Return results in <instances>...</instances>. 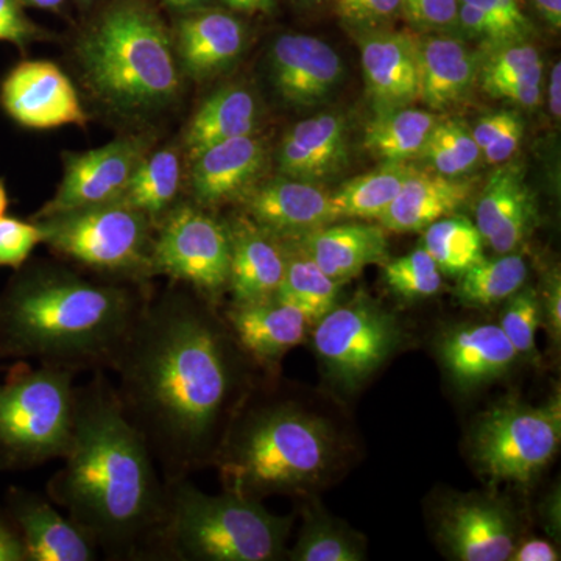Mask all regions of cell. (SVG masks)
I'll list each match as a JSON object with an SVG mask.
<instances>
[{
	"mask_svg": "<svg viewBox=\"0 0 561 561\" xmlns=\"http://www.w3.org/2000/svg\"><path fill=\"white\" fill-rule=\"evenodd\" d=\"M438 535L453 559L508 561L516 548L515 516L490 496L454 497L443 507Z\"/></svg>",
	"mask_w": 561,
	"mask_h": 561,
	"instance_id": "cell-13",
	"label": "cell"
},
{
	"mask_svg": "<svg viewBox=\"0 0 561 561\" xmlns=\"http://www.w3.org/2000/svg\"><path fill=\"white\" fill-rule=\"evenodd\" d=\"M415 171L405 162H386L375 171L346 181L332 194L339 219H381Z\"/></svg>",
	"mask_w": 561,
	"mask_h": 561,
	"instance_id": "cell-31",
	"label": "cell"
},
{
	"mask_svg": "<svg viewBox=\"0 0 561 561\" xmlns=\"http://www.w3.org/2000/svg\"><path fill=\"white\" fill-rule=\"evenodd\" d=\"M287 556L294 561H360L365 560V545L342 523L321 512H312L302 524L297 545Z\"/></svg>",
	"mask_w": 561,
	"mask_h": 561,
	"instance_id": "cell-37",
	"label": "cell"
},
{
	"mask_svg": "<svg viewBox=\"0 0 561 561\" xmlns=\"http://www.w3.org/2000/svg\"><path fill=\"white\" fill-rule=\"evenodd\" d=\"M549 108L552 116L560 119L561 116V65L560 61L553 65L551 77H549Z\"/></svg>",
	"mask_w": 561,
	"mask_h": 561,
	"instance_id": "cell-50",
	"label": "cell"
},
{
	"mask_svg": "<svg viewBox=\"0 0 561 561\" xmlns=\"http://www.w3.org/2000/svg\"><path fill=\"white\" fill-rule=\"evenodd\" d=\"M560 394L534 408L505 402L483 413L472 427L470 454L491 483L527 485L559 453Z\"/></svg>",
	"mask_w": 561,
	"mask_h": 561,
	"instance_id": "cell-8",
	"label": "cell"
},
{
	"mask_svg": "<svg viewBox=\"0 0 561 561\" xmlns=\"http://www.w3.org/2000/svg\"><path fill=\"white\" fill-rule=\"evenodd\" d=\"M225 319L243 353L262 365L275 364L305 342L312 324L305 313L275 297L234 305Z\"/></svg>",
	"mask_w": 561,
	"mask_h": 561,
	"instance_id": "cell-20",
	"label": "cell"
},
{
	"mask_svg": "<svg viewBox=\"0 0 561 561\" xmlns=\"http://www.w3.org/2000/svg\"><path fill=\"white\" fill-rule=\"evenodd\" d=\"M512 561H557L560 560V552L557 551L552 542L542 540V538H531L516 546L513 551Z\"/></svg>",
	"mask_w": 561,
	"mask_h": 561,
	"instance_id": "cell-49",
	"label": "cell"
},
{
	"mask_svg": "<svg viewBox=\"0 0 561 561\" xmlns=\"http://www.w3.org/2000/svg\"><path fill=\"white\" fill-rule=\"evenodd\" d=\"M238 348L228 324L181 291L147 300L133 324L111 370L165 483L216 461L238 393Z\"/></svg>",
	"mask_w": 561,
	"mask_h": 561,
	"instance_id": "cell-1",
	"label": "cell"
},
{
	"mask_svg": "<svg viewBox=\"0 0 561 561\" xmlns=\"http://www.w3.org/2000/svg\"><path fill=\"white\" fill-rule=\"evenodd\" d=\"M382 265L383 283L404 300H423L442 290L443 273L421 245L405 256L383 262Z\"/></svg>",
	"mask_w": 561,
	"mask_h": 561,
	"instance_id": "cell-39",
	"label": "cell"
},
{
	"mask_svg": "<svg viewBox=\"0 0 561 561\" xmlns=\"http://www.w3.org/2000/svg\"><path fill=\"white\" fill-rule=\"evenodd\" d=\"M146 301L69 272L28 273L0 297V357L76 375L108 370Z\"/></svg>",
	"mask_w": 561,
	"mask_h": 561,
	"instance_id": "cell-3",
	"label": "cell"
},
{
	"mask_svg": "<svg viewBox=\"0 0 561 561\" xmlns=\"http://www.w3.org/2000/svg\"><path fill=\"white\" fill-rule=\"evenodd\" d=\"M402 14L421 31H448L459 27V0H402Z\"/></svg>",
	"mask_w": 561,
	"mask_h": 561,
	"instance_id": "cell-44",
	"label": "cell"
},
{
	"mask_svg": "<svg viewBox=\"0 0 561 561\" xmlns=\"http://www.w3.org/2000/svg\"><path fill=\"white\" fill-rule=\"evenodd\" d=\"M421 157L431 162L434 172L446 176H461L471 172L481 160V150L468 128L460 121H437Z\"/></svg>",
	"mask_w": 561,
	"mask_h": 561,
	"instance_id": "cell-38",
	"label": "cell"
},
{
	"mask_svg": "<svg viewBox=\"0 0 561 561\" xmlns=\"http://www.w3.org/2000/svg\"><path fill=\"white\" fill-rule=\"evenodd\" d=\"M334 10L346 24L375 28L402 13V0H334Z\"/></svg>",
	"mask_w": 561,
	"mask_h": 561,
	"instance_id": "cell-45",
	"label": "cell"
},
{
	"mask_svg": "<svg viewBox=\"0 0 561 561\" xmlns=\"http://www.w3.org/2000/svg\"><path fill=\"white\" fill-rule=\"evenodd\" d=\"M257 124V103L245 88H224L210 95L195 114L186 135L191 157L224 140L253 135Z\"/></svg>",
	"mask_w": 561,
	"mask_h": 561,
	"instance_id": "cell-29",
	"label": "cell"
},
{
	"mask_svg": "<svg viewBox=\"0 0 561 561\" xmlns=\"http://www.w3.org/2000/svg\"><path fill=\"white\" fill-rule=\"evenodd\" d=\"M9 516L20 531L27 561H92L98 545L79 524L62 515L49 496L11 489Z\"/></svg>",
	"mask_w": 561,
	"mask_h": 561,
	"instance_id": "cell-16",
	"label": "cell"
},
{
	"mask_svg": "<svg viewBox=\"0 0 561 561\" xmlns=\"http://www.w3.org/2000/svg\"><path fill=\"white\" fill-rule=\"evenodd\" d=\"M24 2L31 3L33 7H38V9L57 10L65 0H24Z\"/></svg>",
	"mask_w": 561,
	"mask_h": 561,
	"instance_id": "cell-53",
	"label": "cell"
},
{
	"mask_svg": "<svg viewBox=\"0 0 561 561\" xmlns=\"http://www.w3.org/2000/svg\"><path fill=\"white\" fill-rule=\"evenodd\" d=\"M254 224L278 236H305L339 220L332 194L312 181L275 180L262 184L247 201Z\"/></svg>",
	"mask_w": 561,
	"mask_h": 561,
	"instance_id": "cell-18",
	"label": "cell"
},
{
	"mask_svg": "<svg viewBox=\"0 0 561 561\" xmlns=\"http://www.w3.org/2000/svg\"><path fill=\"white\" fill-rule=\"evenodd\" d=\"M65 465L47 496L114 560L153 559L168 485L105 371L76 387Z\"/></svg>",
	"mask_w": 561,
	"mask_h": 561,
	"instance_id": "cell-2",
	"label": "cell"
},
{
	"mask_svg": "<svg viewBox=\"0 0 561 561\" xmlns=\"http://www.w3.org/2000/svg\"><path fill=\"white\" fill-rule=\"evenodd\" d=\"M273 80L286 101L316 105L343 79V62L330 44L311 35L279 36L272 49Z\"/></svg>",
	"mask_w": 561,
	"mask_h": 561,
	"instance_id": "cell-17",
	"label": "cell"
},
{
	"mask_svg": "<svg viewBox=\"0 0 561 561\" xmlns=\"http://www.w3.org/2000/svg\"><path fill=\"white\" fill-rule=\"evenodd\" d=\"M541 317L548 324L553 342H560L561 335V279L559 273L552 275L541 302Z\"/></svg>",
	"mask_w": 561,
	"mask_h": 561,
	"instance_id": "cell-47",
	"label": "cell"
},
{
	"mask_svg": "<svg viewBox=\"0 0 561 561\" xmlns=\"http://www.w3.org/2000/svg\"><path fill=\"white\" fill-rule=\"evenodd\" d=\"M401 342L397 317L365 295L334 306L312 331V348L328 376L350 391L367 382Z\"/></svg>",
	"mask_w": 561,
	"mask_h": 561,
	"instance_id": "cell-10",
	"label": "cell"
},
{
	"mask_svg": "<svg viewBox=\"0 0 561 561\" xmlns=\"http://www.w3.org/2000/svg\"><path fill=\"white\" fill-rule=\"evenodd\" d=\"M0 561H27L24 542L10 516L0 513Z\"/></svg>",
	"mask_w": 561,
	"mask_h": 561,
	"instance_id": "cell-48",
	"label": "cell"
},
{
	"mask_svg": "<svg viewBox=\"0 0 561 561\" xmlns=\"http://www.w3.org/2000/svg\"><path fill=\"white\" fill-rule=\"evenodd\" d=\"M337 456L330 424L289 404L273 402L242 413L217 454L225 490L262 500L319 485Z\"/></svg>",
	"mask_w": 561,
	"mask_h": 561,
	"instance_id": "cell-4",
	"label": "cell"
},
{
	"mask_svg": "<svg viewBox=\"0 0 561 561\" xmlns=\"http://www.w3.org/2000/svg\"><path fill=\"white\" fill-rule=\"evenodd\" d=\"M2 105L14 121L36 130L87 121L76 88L49 61L22 62L11 70L2 84Z\"/></svg>",
	"mask_w": 561,
	"mask_h": 561,
	"instance_id": "cell-14",
	"label": "cell"
},
{
	"mask_svg": "<svg viewBox=\"0 0 561 561\" xmlns=\"http://www.w3.org/2000/svg\"><path fill=\"white\" fill-rule=\"evenodd\" d=\"M472 190L471 181L459 176L415 171L379 221L383 230L401 234L424 231L434 221L456 214Z\"/></svg>",
	"mask_w": 561,
	"mask_h": 561,
	"instance_id": "cell-25",
	"label": "cell"
},
{
	"mask_svg": "<svg viewBox=\"0 0 561 561\" xmlns=\"http://www.w3.org/2000/svg\"><path fill=\"white\" fill-rule=\"evenodd\" d=\"M437 116L431 111L404 108L376 113L365 127L364 144L383 162H405L421 157Z\"/></svg>",
	"mask_w": 561,
	"mask_h": 561,
	"instance_id": "cell-30",
	"label": "cell"
},
{
	"mask_svg": "<svg viewBox=\"0 0 561 561\" xmlns=\"http://www.w3.org/2000/svg\"><path fill=\"white\" fill-rule=\"evenodd\" d=\"M76 373L20 367L0 383V467L27 470L62 459L72 434Z\"/></svg>",
	"mask_w": 561,
	"mask_h": 561,
	"instance_id": "cell-7",
	"label": "cell"
},
{
	"mask_svg": "<svg viewBox=\"0 0 561 561\" xmlns=\"http://www.w3.org/2000/svg\"><path fill=\"white\" fill-rule=\"evenodd\" d=\"M534 3L546 22L559 31L561 27V0H534Z\"/></svg>",
	"mask_w": 561,
	"mask_h": 561,
	"instance_id": "cell-51",
	"label": "cell"
},
{
	"mask_svg": "<svg viewBox=\"0 0 561 561\" xmlns=\"http://www.w3.org/2000/svg\"><path fill=\"white\" fill-rule=\"evenodd\" d=\"M44 243L99 272L153 273L150 219L122 202L43 217Z\"/></svg>",
	"mask_w": 561,
	"mask_h": 561,
	"instance_id": "cell-9",
	"label": "cell"
},
{
	"mask_svg": "<svg viewBox=\"0 0 561 561\" xmlns=\"http://www.w3.org/2000/svg\"><path fill=\"white\" fill-rule=\"evenodd\" d=\"M526 261L519 254L505 253L494 260L476 262L459 276L456 297L465 308H490L507 301L526 284Z\"/></svg>",
	"mask_w": 561,
	"mask_h": 561,
	"instance_id": "cell-32",
	"label": "cell"
},
{
	"mask_svg": "<svg viewBox=\"0 0 561 561\" xmlns=\"http://www.w3.org/2000/svg\"><path fill=\"white\" fill-rule=\"evenodd\" d=\"M80 60L92 88L117 108H158L180 90L171 38L142 0H116L81 39Z\"/></svg>",
	"mask_w": 561,
	"mask_h": 561,
	"instance_id": "cell-6",
	"label": "cell"
},
{
	"mask_svg": "<svg viewBox=\"0 0 561 561\" xmlns=\"http://www.w3.org/2000/svg\"><path fill=\"white\" fill-rule=\"evenodd\" d=\"M538 80H542L540 51L524 43L500 47L482 73L483 90L493 98H497L505 88Z\"/></svg>",
	"mask_w": 561,
	"mask_h": 561,
	"instance_id": "cell-40",
	"label": "cell"
},
{
	"mask_svg": "<svg viewBox=\"0 0 561 561\" xmlns=\"http://www.w3.org/2000/svg\"><path fill=\"white\" fill-rule=\"evenodd\" d=\"M537 219V206L518 169H497L486 181L478 205L476 227L496 253H512L522 245Z\"/></svg>",
	"mask_w": 561,
	"mask_h": 561,
	"instance_id": "cell-21",
	"label": "cell"
},
{
	"mask_svg": "<svg viewBox=\"0 0 561 561\" xmlns=\"http://www.w3.org/2000/svg\"><path fill=\"white\" fill-rule=\"evenodd\" d=\"M541 300L534 287H522L507 300L500 327L518 356L535 357L541 323Z\"/></svg>",
	"mask_w": 561,
	"mask_h": 561,
	"instance_id": "cell-41",
	"label": "cell"
},
{
	"mask_svg": "<svg viewBox=\"0 0 561 561\" xmlns=\"http://www.w3.org/2000/svg\"><path fill=\"white\" fill-rule=\"evenodd\" d=\"M279 171L313 181L337 172L346 161V128L341 116L319 114L295 125L279 149Z\"/></svg>",
	"mask_w": 561,
	"mask_h": 561,
	"instance_id": "cell-26",
	"label": "cell"
},
{
	"mask_svg": "<svg viewBox=\"0 0 561 561\" xmlns=\"http://www.w3.org/2000/svg\"><path fill=\"white\" fill-rule=\"evenodd\" d=\"M438 357L457 389L470 391L496 381L518 359L500 324H465L446 332Z\"/></svg>",
	"mask_w": 561,
	"mask_h": 561,
	"instance_id": "cell-19",
	"label": "cell"
},
{
	"mask_svg": "<svg viewBox=\"0 0 561 561\" xmlns=\"http://www.w3.org/2000/svg\"><path fill=\"white\" fill-rule=\"evenodd\" d=\"M165 485L168 502L153 559L275 561L286 556L291 516L273 515L261 500L234 491L203 493L187 479Z\"/></svg>",
	"mask_w": 561,
	"mask_h": 561,
	"instance_id": "cell-5",
	"label": "cell"
},
{
	"mask_svg": "<svg viewBox=\"0 0 561 561\" xmlns=\"http://www.w3.org/2000/svg\"><path fill=\"white\" fill-rule=\"evenodd\" d=\"M162 2L168 3L173 9H192V7L198 5L202 0H162Z\"/></svg>",
	"mask_w": 561,
	"mask_h": 561,
	"instance_id": "cell-54",
	"label": "cell"
},
{
	"mask_svg": "<svg viewBox=\"0 0 561 561\" xmlns=\"http://www.w3.org/2000/svg\"><path fill=\"white\" fill-rule=\"evenodd\" d=\"M144 140H114L102 149L72 157L54 201L41 210V217L121 202L135 169L144 158Z\"/></svg>",
	"mask_w": 561,
	"mask_h": 561,
	"instance_id": "cell-12",
	"label": "cell"
},
{
	"mask_svg": "<svg viewBox=\"0 0 561 561\" xmlns=\"http://www.w3.org/2000/svg\"><path fill=\"white\" fill-rule=\"evenodd\" d=\"M228 230L231 239L228 286L236 305L271 300L283 283L286 253L275 236L253 220H238Z\"/></svg>",
	"mask_w": 561,
	"mask_h": 561,
	"instance_id": "cell-22",
	"label": "cell"
},
{
	"mask_svg": "<svg viewBox=\"0 0 561 561\" xmlns=\"http://www.w3.org/2000/svg\"><path fill=\"white\" fill-rule=\"evenodd\" d=\"M43 241L38 224L0 217V267L20 268Z\"/></svg>",
	"mask_w": 561,
	"mask_h": 561,
	"instance_id": "cell-43",
	"label": "cell"
},
{
	"mask_svg": "<svg viewBox=\"0 0 561 561\" xmlns=\"http://www.w3.org/2000/svg\"><path fill=\"white\" fill-rule=\"evenodd\" d=\"M7 206H9V198H7L5 187L0 183V217L5 214Z\"/></svg>",
	"mask_w": 561,
	"mask_h": 561,
	"instance_id": "cell-55",
	"label": "cell"
},
{
	"mask_svg": "<svg viewBox=\"0 0 561 561\" xmlns=\"http://www.w3.org/2000/svg\"><path fill=\"white\" fill-rule=\"evenodd\" d=\"M362 72L376 113L404 108L420 99L419 36L367 31L359 38Z\"/></svg>",
	"mask_w": 561,
	"mask_h": 561,
	"instance_id": "cell-15",
	"label": "cell"
},
{
	"mask_svg": "<svg viewBox=\"0 0 561 561\" xmlns=\"http://www.w3.org/2000/svg\"><path fill=\"white\" fill-rule=\"evenodd\" d=\"M230 9L243 11V13H256V11H271L275 5V0H225Z\"/></svg>",
	"mask_w": 561,
	"mask_h": 561,
	"instance_id": "cell-52",
	"label": "cell"
},
{
	"mask_svg": "<svg viewBox=\"0 0 561 561\" xmlns=\"http://www.w3.org/2000/svg\"><path fill=\"white\" fill-rule=\"evenodd\" d=\"M151 265L153 272L216 295L230 279V230L202 209L180 206L162 220L151 247Z\"/></svg>",
	"mask_w": 561,
	"mask_h": 561,
	"instance_id": "cell-11",
	"label": "cell"
},
{
	"mask_svg": "<svg viewBox=\"0 0 561 561\" xmlns=\"http://www.w3.org/2000/svg\"><path fill=\"white\" fill-rule=\"evenodd\" d=\"M459 27L497 49L524 43L534 31L519 0H459Z\"/></svg>",
	"mask_w": 561,
	"mask_h": 561,
	"instance_id": "cell-33",
	"label": "cell"
},
{
	"mask_svg": "<svg viewBox=\"0 0 561 561\" xmlns=\"http://www.w3.org/2000/svg\"><path fill=\"white\" fill-rule=\"evenodd\" d=\"M341 286L300 251L297 256H287L286 272L275 298L294 306L316 323L337 306Z\"/></svg>",
	"mask_w": 561,
	"mask_h": 561,
	"instance_id": "cell-35",
	"label": "cell"
},
{
	"mask_svg": "<svg viewBox=\"0 0 561 561\" xmlns=\"http://www.w3.org/2000/svg\"><path fill=\"white\" fill-rule=\"evenodd\" d=\"M38 36V27L25 16L18 0H0V41L24 46Z\"/></svg>",
	"mask_w": 561,
	"mask_h": 561,
	"instance_id": "cell-46",
	"label": "cell"
},
{
	"mask_svg": "<svg viewBox=\"0 0 561 561\" xmlns=\"http://www.w3.org/2000/svg\"><path fill=\"white\" fill-rule=\"evenodd\" d=\"M180 51L187 72L208 77L227 68L241 54L245 31L241 22L219 10L201 11L180 22Z\"/></svg>",
	"mask_w": 561,
	"mask_h": 561,
	"instance_id": "cell-28",
	"label": "cell"
},
{
	"mask_svg": "<svg viewBox=\"0 0 561 561\" xmlns=\"http://www.w3.org/2000/svg\"><path fill=\"white\" fill-rule=\"evenodd\" d=\"M302 253L337 283L359 275L367 265L389 261L382 227L368 224L327 225L301 236Z\"/></svg>",
	"mask_w": 561,
	"mask_h": 561,
	"instance_id": "cell-24",
	"label": "cell"
},
{
	"mask_svg": "<svg viewBox=\"0 0 561 561\" xmlns=\"http://www.w3.org/2000/svg\"><path fill=\"white\" fill-rule=\"evenodd\" d=\"M420 99L431 110L457 105L478 73L474 54L459 38L432 35L420 39Z\"/></svg>",
	"mask_w": 561,
	"mask_h": 561,
	"instance_id": "cell-27",
	"label": "cell"
},
{
	"mask_svg": "<svg viewBox=\"0 0 561 561\" xmlns=\"http://www.w3.org/2000/svg\"><path fill=\"white\" fill-rule=\"evenodd\" d=\"M180 180L181 165L175 151H157L140 160L121 202L149 219H158L175 201Z\"/></svg>",
	"mask_w": 561,
	"mask_h": 561,
	"instance_id": "cell-34",
	"label": "cell"
},
{
	"mask_svg": "<svg viewBox=\"0 0 561 561\" xmlns=\"http://www.w3.org/2000/svg\"><path fill=\"white\" fill-rule=\"evenodd\" d=\"M483 243L474 221L456 216L434 221L421 239V247L437 264L438 271L451 276H460L485 257Z\"/></svg>",
	"mask_w": 561,
	"mask_h": 561,
	"instance_id": "cell-36",
	"label": "cell"
},
{
	"mask_svg": "<svg viewBox=\"0 0 561 561\" xmlns=\"http://www.w3.org/2000/svg\"><path fill=\"white\" fill-rule=\"evenodd\" d=\"M472 138L490 164H500L518 150L524 135L522 117L513 111H500L479 121L471 128Z\"/></svg>",
	"mask_w": 561,
	"mask_h": 561,
	"instance_id": "cell-42",
	"label": "cell"
},
{
	"mask_svg": "<svg viewBox=\"0 0 561 561\" xmlns=\"http://www.w3.org/2000/svg\"><path fill=\"white\" fill-rule=\"evenodd\" d=\"M192 168V187L203 205H219L249 191L264 168L265 150L253 135L224 140L201 151Z\"/></svg>",
	"mask_w": 561,
	"mask_h": 561,
	"instance_id": "cell-23",
	"label": "cell"
}]
</instances>
